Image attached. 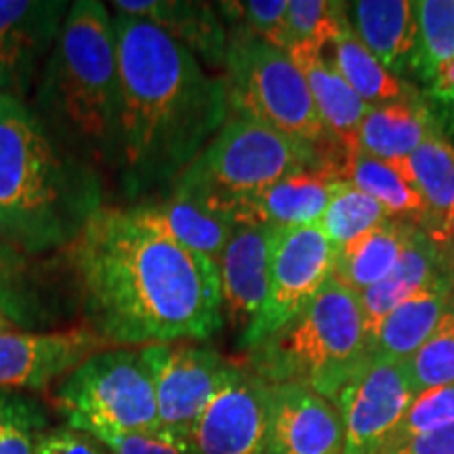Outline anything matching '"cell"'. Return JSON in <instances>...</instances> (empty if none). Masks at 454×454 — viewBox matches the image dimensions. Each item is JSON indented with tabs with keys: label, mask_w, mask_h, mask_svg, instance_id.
<instances>
[{
	"label": "cell",
	"mask_w": 454,
	"mask_h": 454,
	"mask_svg": "<svg viewBox=\"0 0 454 454\" xmlns=\"http://www.w3.org/2000/svg\"><path fill=\"white\" fill-rule=\"evenodd\" d=\"M454 284L442 276L404 301L385 317L371 337V354L406 362L431 337L444 316Z\"/></svg>",
	"instance_id": "cell-24"
},
{
	"label": "cell",
	"mask_w": 454,
	"mask_h": 454,
	"mask_svg": "<svg viewBox=\"0 0 454 454\" xmlns=\"http://www.w3.org/2000/svg\"><path fill=\"white\" fill-rule=\"evenodd\" d=\"M67 261L87 325L107 345L192 343L225 325L219 265L175 240L144 200L99 208Z\"/></svg>",
	"instance_id": "cell-1"
},
{
	"label": "cell",
	"mask_w": 454,
	"mask_h": 454,
	"mask_svg": "<svg viewBox=\"0 0 454 454\" xmlns=\"http://www.w3.org/2000/svg\"><path fill=\"white\" fill-rule=\"evenodd\" d=\"M286 55L303 74L311 99L317 107L322 122L334 141L348 152L360 150L357 135L364 121L368 106L354 93V89L340 78V74L328 64L325 49L314 43H293Z\"/></svg>",
	"instance_id": "cell-18"
},
{
	"label": "cell",
	"mask_w": 454,
	"mask_h": 454,
	"mask_svg": "<svg viewBox=\"0 0 454 454\" xmlns=\"http://www.w3.org/2000/svg\"><path fill=\"white\" fill-rule=\"evenodd\" d=\"M227 26L223 81L230 116L248 118L317 150L340 145L322 122L308 82L291 57L247 27Z\"/></svg>",
	"instance_id": "cell-7"
},
{
	"label": "cell",
	"mask_w": 454,
	"mask_h": 454,
	"mask_svg": "<svg viewBox=\"0 0 454 454\" xmlns=\"http://www.w3.org/2000/svg\"><path fill=\"white\" fill-rule=\"evenodd\" d=\"M339 408L299 383L271 385L265 454H343Z\"/></svg>",
	"instance_id": "cell-16"
},
{
	"label": "cell",
	"mask_w": 454,
	"mask_h": 454,
	"mask_svg": "<svg viewBox=\"0 0 454 454\" xmlns=\"http://www.w3.org/2000/svg\"><path fill=\"white\" fill-rule=\"evenodd\" d=\"M72 429L89 434L101 446H106L110 454H194L192 448L181 446L177 442L164 438V435L130 434V431H121L98 423L76 425Z\"/></svg>",
	"instance_id": "cell-36"
},
{
	"label": "cell",
	"mask_w": 454,
	"mask_h": 454,
	"mask_svg": "<svg viewBox=\"0 0 454 454\" xmlns=\"http://www.w3.org/2000/svg\"><path fill=\"white\" fill-rule=\"evenodd\" d=\"M417 187L429 208L427 234L438 244L454 236V147L440 133L431 135L406 160L389 162Z\"/></svg>",
	"instance_id": "cell-23"
},
{
	"label": "cell",
	"mask_w": 454,
	"mask_h": 454,
	"mask_svg": "<svg viewBox=\"0 0 454 454\" xmlns=\"http://www.w3.org/2000/svg\"><path fill=\"white\" fill-rule=\"evenodd\" d=\"M328 47L333 53V59H328V64L340 74V78L354 89V93L368 107L404 99L414 93L406 82H402L395 74H391L364 47V43L356 36L354 30L328 44Z\"/></svg>",
	"instance_id": "cell-27"
},
{
	"label": "cell",
	"mask_w": 454,
	"mask_h": 454,
	"mask_svg": "<svg viewBox=\"0 0 454 454\" xmlns=\"http://www.w3.org/2000/svg\"><path fill=\"white\" fill-rule=\"evenodd\" d=\"M412 7L419 36L411 72L427 84L438 66L454 59V0H421Z\"/></svg>",
	"instance_id": "cell-30"
},
{
	"label": "cell",
	"mask_w": 454,
	"mask_h": 454,
	"mask_svg": "<svg viewBox=\"0 0 454 454\" xmlns=\"http://www.w3.org/2000/svg\"><path fill=\"white\" fill-rule=\"evenodd\" d=\"M144 202L175 240L219 265L227 242L231 238V231L236 227L231 221L217 217V215L204 211L198 204L181 200V198L175 196H167L164 200Z\"/></svg>",
	"instance_id": "cell-28"
},
{
	"label": "cell",
	"mask_w": 454,
	"mask_h": 454,
	"mask_svg": "<svg viewBox=\"0 0 454 454\" xmlns=\"http://www.w3.org/2000/svg\"><path fill=\"white\" fill-rule=\"evenodd\" d=\"M371 356L357 294L334 278L294 320L247 349V366L276 383H299L337 402L340 387Z\"/></svg>",
	"instance_id": "cell-5"
},
{
	"label": "cell",
	"mask_w": 454,
	"mask_h": 454,
	"mask_svg": "<svg viewBox=\"0 0 454 454\" xmlns=\"http://www.w3.org/2000/svg\"><path fill=\"white\" fill-rule=\"evenodd\" d=\"M104 207L101 170L0 95V244L26 257L67 248Z\"/></svg>",
	"instance_id": "cell-3"
},
{
	"label": "cell",
	"mask_w": 454,
	"mask_h": 454,
	"mask_svg": "<svg viewBox=\"0 0 454 454\" xmlns=\"http://www.w3.org/2000/svg\"><path fill=\"white\" fill-rule=\"evenodd\" d=\"M442 276L444 274H442L440 244L427 231L417 227L394 271L385 280L357 294L362 317H364L368 345H371V337L377 331V326L397 305L421 293L423 288H427L431 282H435Z\"/></svg>",
	"instance_id": "cell-20"
},
{
	"label": "cell",
	"mask_w": 454,
	"mask_h": 454,
	"mask_svg": "<svg viewBox=\"0 0 454 454\" xmlns=\"http://www.w3.org/2000/svg\"><path fill=\"white\" fill-rule=\"evenodd\" d=\"M351 30L364 47L397 78L411 70L417 49V15L408 0L348 3Z\"/></svg>",
	"instance_id": "cell-21"
},
{
	"label": "cell",
	"mask_w": 454,
	"mask_h": 454,
	"mask_svg": "<svg viewBox=\"0 0 454 454\" xmlns=\"http://www.w3.org/2000/svg\"><path fill=\"white\" fill-rule=\"evenodd\" d=\"M334 263L337 248L322 234L320 225L282 227L263 311L238 348L251 349L294 320L331 280Z\"/></svg>",
	"instance_id": "cell-9"
},
{
	"label": "cell",
	"mask_w": 454,
	"mask_h": 454,
	"mask_svg": "<svg viewBox=\"0 0 454 454\" xmlns=\"http://www.w3.org/2000/svg\"><path fill=\"white\" fill-rule=\"evenodd\" d=\"M427 98L454 114V59L438 66L434 76L427 81Z\"/></svg>",
	"instance_id": "cell-40"
},
{
	"label": "cell",
	"mask_w": 454,
	"mask_h": 454,
	"mask_svg": "<svg viewBox=\"0 0 454 454\" xmlns=\"http://www.w3.org/2000/svg\"><path fill=\"white\" fill-rule=\"evenodd\" d=\"M440 133L429 107L417 93L389 104L368 107L362 121L357 147L383 162L406 160L431 135Z\"/></svg>",
	"instance_id": "cell-22"
},
{
	"label": "cell",
	"mask_w": 454,
	"mask_h": 454,
	"mask_svg": "<svg viewBox=\"0 0 454 454\" xmlns=\"http://www.w3.org/2000/svg\"><path fill=\"white\" fill-rule=\"evenodd\" d=\"M333 181V170L328 167L305 168L288 175L261 192L257 198H253L238 213L236 225H317L326 211Z\"/></svg>",
	"instance_id": "cell-19"
},
{
	"label": "cell",
	"mask_w": 454,
	"mask_h": 454,
	"mask_svg": "<svg viewBox=\"0 0 454 454\" xmlns=\"http://www.w3.org/2000/svg\"><path fill=\"white\" fill-rule=\"evenodd\" d=\"M34 454H110L106 446L84 431L66 427L51 431L36 440Z\"/></svg>",
	"instance_id": "cell-37"
},
{
	"label": "cell",
	"mask_w": 454,
	"mask_h": 454,
	"mask_svg": "<svg viewBox=\"0 0 454 454\" xmlns=\"http://www.w3.org/2000/svg\"><path fill=\"white\" fill-rule=\"evenodd\" d=\"M70 3L0 0V95L26 101L64 27Z\"/></svg>",
	"instance_id": "cell-13"
},
{
	"label": "cell",
	"mask_w": 454,
	"mask_h": 454,
	"mask_svg": "<svg viewBox=\"0 0 454 454\" xmlns=\"http://www.w3.org/2000/svg\"><path fill=\"white\" fill-rule=\"evenodd\" d=\"M379 454H454V425L419 434Z\"/></svg>",
	"instance_id": "cell-39"
},
{
	"label": "cell",
	"mask_w": 454,
	"mask_h": 454,
	"mask_svg": "<svg viewBox=\"0 0 454 454\" xmlns=\"http://www.w3.org/2000/svg\"><path fill=\"white\" fill-rule=\"evenodd\" d=\"M404 364L414 395L434 387L454 385V288L435 331Z\"/></svg>",
	"instance_id": "cell-31"
},
{
	"label": "cell",
	"mask_w": 454,
	"mask_h": 454,
	"mask_svg": "<svg viewBox=\"0 0 454 454\" xmlns=\"http://www.w3.org/2000/svg\"><path fill=\"white\" fill-rule=\"evenodd\" d=\"M13 331H17L15 322H11L9 317L4 316L3 311H0V334H3V333H13Z\"/></svg>",
	"instance_id": "cell-41"
},
{
	"label": "cell",
	"mask_w": 454,
	"mask_h": 454,
	"mask_svg": "<svg viewBox=\"0 0 454 454\" xmlns=\"http://www.w3.org/2000/svg\"><path fill=\"white\" fill-rule=\"evenodd\" d=\"M271 385L247 366H227L223 381L192 434L194 454H265Z\"/></svg>",
	"instance_id": "cell-12"
},
{
	"label": "cell",
	"mask_w": 454,
	"mask_h": 454,
	"mask_svg": "<svg viewBox=\"0 0 454 454\" xmlns=\"http://www.w3.org/2000/svg\"><path fill=\"white\" fill-rule=\"evenodd\" d=\"M328 150V147H326ZM326 150L240 116L223 127L170 185V194L236 225L238 213L276 181L325 167Z\"/></svg>",
	"instance_id": "cell-6"
},
{
	"label": "cell",
	"mask_w": 454,
	"mask_h": 454,
	"mask_svg": "<svg viewBox=\"0 0 454 454\" xmlns=\"http://www.w3.org/2000/svg\"><path fill=\"white\" fill-rule=\"evenodd\" d=\"M448 425H454V385L427 389L414 397L402 423L397 425V429L379 452L389 450L419 434H427V431L448 427Z\"/></svg>",
	"instance_id": "cell-35"
},
{
	"label": "cell",
	"mask_w": 454,
	"mask_h": 454,
	"mask_svg": "<svg viewBox=\"0 0 454 454\" xmlns=\"http://www.w3.org/2000/svg\"><path fill=\"white\" fill-rule=\"evenodd\" d=\"M334 181H348L374 198L391 219L406 221L423 231L427 230L429 208L423 196L389 162L368 156L362 150L348 152L334 168Z\"/></svg>",
	"instance_id": "cell-26"
},
{
	"label": "cell",
	"mask_w": 454,
	"mask_h": 454,
	"mask_svg": "<svg viewBox=\"0 0 454 454\" xmlns=\"http://www.w3.org/2000/svg\"><path fill=\"white\" fill-rule=\"evenodd\" d=\"M30 107L61 145L95 168L118 175L122 84L114 15L104 3L70 4Z\"/></svg>",
	"instance_id": "cell-4"
},
{
	"label": "cell",
	"mask_w": 454,
	"mask_h": 454,
	"mask_svg": "<svg viewBox=\"0 0 454 454\" xmlns=\"http://www.w3.org/2000/svg\"><path fill=\"white\" fill-rule=\"evenodd\" d=\"M26 259V254L0 244V311L17 326H32L47 316Z\"/></svg>",
	"instance_id": "cell-32"
},
{
	"label": "cell",
	"mask_w": 454,
	"mask_h": 454,
	"mask_svg": "<svg viewBox=\"0 0 454 454\" xmlns=\"http://www.w3.org/2000/svg\"><path fill=\"white\" fill-rule=\"evenodd\" d=\"M385 219L391 217L374 198L348 181H333L326 211L317 225L339 253L356 238L381 225Z\"/></svg>",
	"instance_id": "cell-29"
},
{
	"label": "cell",
	"mask_w": 454,
	"mask_h": 454,
	"mask_svg": "<svg viewBox=\"0 0 454 454\" xmlns=\"http://www.w3.org/2000/svg\"><path fill=\"white\" fill-rule=\"evenodd\" d=\"M414 230L406 221L385 219L337 253L333 278L354 294L368 291L394 271Z\"/></svg>",
	"instance_id": "cell-25"
},
{
	"label": "cell",
	"mask_w": 454,
	"mask_h": 454,
	"mask_svg": "<svg viewBox=\"0 0 454 454\" xmlns=\"http://www.w3.org/2000/svg\"><path fill=\"white\" fill-rule=\"evenodd\" d=\"M34 444L24 414L0 402V454H34Z\"/></svg>",
	"instance_id": "cell-38"
},
{
	"label": "cell",
	"mask_w": 454,
	"mask_h": 454,
	"mask_svg": "<svg viewBox=\"0 0 454 454\" xmlns=\"http://www.w3.org/2000/svg\"><path fill=\"white\" fill-rule=\"evenodd\" d=\"M122 84L124 196L173 185L223 127V76L207 74L190 49L150 21L114 13Z\"/></svg>",
	"instance_id": "cell-2"
},
{
	"label": "cell",
	"mask_w": 454,
	"mask_h": 454,
	"mask_svg": "<svg viewBox=\"0 0 454 454\" xmlns=\"http://www.w3.org/2000/svg\"><path fill=\"white\" fill-rule=\"evenodd\" d=\"M154 379L160 435L192 448V434L230 366L215 349L192 343L141 348Z\"/></svg>",
	"instance_id": "cell-10"
},
{
	"label": "cell",
	"mask_w": 454,
	"mask_h": 454,
	"mask_svg": "<svg viewBox=\"0 0 454 454\" xmlns=\"http://www.w3.org/2000/svg\"><path fill=\"white\" fill-rule=\"evenodd\" d=\"M55 406L67 419V427L98 423L160 435L154 379L139 349H104L87 357L61 379Z\"/></svg>",
	"instance_id": "cell-8"
},
{
	"label": "cell",
	"mask_w": 454,
	"mask_h": 454,
	"mask_svg": "<svg viewBox=\"0 0 454 454\" xmlns=\"http://www.w3.org/2000/svg\"><path fill=\"white\" fill-rule=\"evenodd\" d=\"M288 27L293 43H314L320 49L351 32L348 3L331 0H288Z\"/></svg>",
	"instance_id": "cell-33"
},
{
	"label": "cell",
	"mask_w": 454,
	"mask_h": 454,
	"mask_svg": "<svg viewBox=\"0 0 454 454\" xmlns=\"http://www.w3.org/2000/svg\"><path fill=\"white\" fill-rule=\"evenodd\" d=\"M414 397L404 362L368 356L334 402L345 431L343 454H377L402 423Z\"/></svg>",
	"instance_id": "cell-11"
},
{
	"label": "cell",
	"mask_w": 454,
	"mask_h": 454,
	"mask_svg": "<svg viewBox=\"0 0 454 454\" xmlns=\"http://www.w3.org/2000/svg\"><path fill=\"white\" fill-rule=\"evenodd\" d=\"M116 13L150 21L190 49L198 61L211 67L225 66L227 30L217 4L181 0H116Z\"/></svg>",
	"instance_id": "cell-17"
},
{
	"label": "cell",
	"mask_w": 454,
	"mask_h": 454,
	"mask_svg": "<svg viewBox=\"0 0 454 454\" xmlns=\"http://www.w3.org/2000/svg\"><path fill=\"white\" fill-rule=\"evenodd\" d=\"M106 348V340L89 326L61 333H3L0 387L44 389Z\"/></svg>",
	"instance_id": "cell-15"
},
{
	"label": "cell",
	"mask_w": 454,
	"mask_h": 454,
	"mask_svg": "<svg viewBox=\"0 0 454 454\" xmlns=\"http://www.w3.org/2000/svg\"><path fill=\"white\" fill-rule=\"evenodd\" d=\"M219 13L227 24H238L248 32L286 53L293 44L288 27V0H244V3H219Z\"/></svg>",
	"instance_id": "cell-34"
},
{
	"label": "cell",
	"mask_w": 454,
	"mask_h": 454,
	"mask_svg": "<svg viewBox=\"0 0 454 454\" xmlns=\"http://www.w3.org/2000/svg\"><path fill=\"white\" fill-rule=\"evenodd\" d=\"M280 230L265 223L236 225L219 261L225 322L238 333V345L263 311Z\"/></svg>",
	"instance_id": "cell-14"
}]
</instances>
